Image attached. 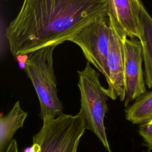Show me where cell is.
Listing matches in <instances>:
<instances>
[{"label": "cell", "mask_w": 152, "mask_h": 152, "mask_svg": "<svg viewBox=\"0 0 152 152\" xmlns=\"http://www.w3.org/2000/svg\"><path fill=\"white\" fill-rule=\"evenodd\" d=\"M107 14V0H23L7 28L10 51L19 56L57 46Z\"/></svg>", "instance_id": "obj_1"}, {"label": "cell", "mask_w": 152, "mask_h": 152, "mask_svg": "<svg viewBox=\"0 0 152 152\" xmlns=\"http://www.w3.org/2000/svg\"><path fill=\"white\" fill-rule=\"evenodd\" d=\"M56 46H46L27 54L24 70L37 95L42 120L61 115L63 106L57 91L53 53Z\"/></svg>", "instance_id": "obj_2"}, {"label": "cell", "mask_w": 152, "mask_h": 152, "mask_svg": "<svg viewBox=\"0 0 152 152\" xmlns=\"http://www.w3.org/2000/svg\"><path fill=\"white\" fill-rule=\"evenodd\" d=\"M86 129L80 112L75 115L62 113L43 120L41 129L33 137L32 145L24 152H77Z\"/></svg>", "instance_id": "obj_3"}, {"label": "cell", "mask_w": 152, "mask_h": 152, "mask_svg": "<svg viewBox=\"0 0 152 152\" xmlns=\"http://www.w3.org/2000/svg\"><path fill=\"white\" fill-rule=\"evenodd\" d=\"M78 87L80 93L81 107L87 126L100 140L108 152H112L104 126V118L108 110L107 96L102 86L100 74L88 62L81 71H78Z\"/></svg>", "instance_id": "obj_4"}, {"label": "cell", "mask_w": 152, "mask_h": 152, "mask_svg": "<svg viewBox=\"0 0 152 152\" xmlns=\"http://www.w3.org/2000/svg\"><path fill=\"white\" fill-rule=\"evenodd\" d=\"M70 42L80 48L87 62L93 65L107 80L109 78L107 59L110 46L108 14L88 24Z\"/></svg>", "instance_id": "obj_5"}, {"label": "cell", "mask_w": 152, "mask_h": 152, "mask_svg": "<svg viewBox=\"0 0 152 152\" xmlns=\"http://www.w3.org/2000/svg\"><path fill=\"white\" fill-rule=\"evenodd\" d=\"M110 21V46L107 55L109 78L106 80L107 88L104 91L108 97L112 100L125 99L124 42L128 37L116 26L108 15Z\"/></svg>", "instance_id": "obj_6"}, {"label": "cell", "mask_w": 152, "mask_h": 152, "mask_svg": "<svg viewBox=\"0 0 152 152\" xmlns=\"http://www.w3.org/2000/svg\"><path fill=\"white\" fill-rule=\"evenodd\" d=\"M125 65V99L124 104L127 107L146 93L145 80L142 70L143 56L142 46L138 39H128L124 42Z\"/></svg>", "instance_id": "obj_7"}, {"label": "cell", "mask_w": 152, "mask_h": 152, "mask_svg": "<svg viewBox=\"0 0 152 152\" xmlns=\"http://www.w3.org/2000/svg\"><path fill=\"white\" fill-rule=\"evenodd\" d=\"M108 15L118 28L130 39H139L140 15L143 5L141 0H107Z\"/></svg>", "instance_id": "obj_8"}, {"label": "cell", "mask_w": 152, "mask_h": 152, "mask_svg": "<svg viewBox=\"0 0 152 152\" xmlns=\"http://www.w3.org/2000/svg\"><path fill=\"white\" fill-rule=\"evenodd\" d=\"M27 113L23 110L19 101L10 111L0 118V152H5L17 131L23 127Z\"/></svg>", "instance_id": "obj_9"}, {"label": "cell", "mask_w": 152, "mask_h": 152, "mask_svg": "<svg viewBox=\"0 0 152 152\" xmlns=\"http://www.w3.org/2000/svg\"><path fill=\"white\" fill-rule=\"evenodd\" d=\"M140 21L141 30L138 39L142 46L145 84L151 88H152V17L144 5L141 7Z\"/></svg>", "instance_id": "obj_10"}, {"label": "cell", "mask_w": 152, "mask_h": 152, "mask_svg": "<svg viewBox=\"0 0 152 152\" xmlns=\"http://www.w3.org/2000/svg\"><path fill=\"white\" fill-rule=\"evenodd\" d=\"M126 119L134 124H144L152 119V91L137 99L125 110Z\"/></svg>", "instance_id": "obj_11"}, {"label": "cell", "mask_w": 152, "mask_h": 152, "mask_svg": "<svg viewBox=\"0 0 152 152\" xmlns=\"http://www.w3.org/2000/svg\"><path fill=\"white\" fill-rule=\"evenodd\" d=\"M139 134L142 137L148 151L152 150V124H141L139 128Z\"/></svg>", "instance_id": "obj_12"}, {"label": "cell", "mask_w": 152, "mask_h": 152, "mask_svg": "<svg viewBox=\"0 0 152 152\" xmlns=\"http://www.w3.org/2000/svg\"><path fill=\"white\" fill-rule=\"evenodd\" d=\"M5 152H18V144L15 139H12Z\"/></svg>", "instance_id": "obj_13"}, {"label": "cell", "mask_w": 152, "mask_h": 152, "mask_svg": "<svg viewBox=\"0 0 152 152\" xmlns=\"http://www.w3.org/2000/svg\"><path fill=\"white\" fill-rule=\"evenodd\" d=\"M148 124H152V119H151L149 122H148Z\"/></svg>", "instance_id": "obj_14"}]
</instances>
